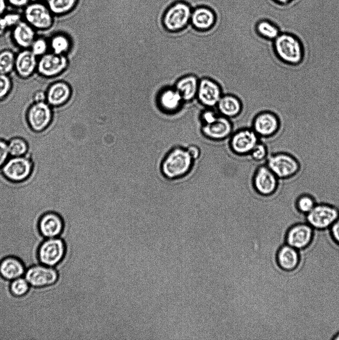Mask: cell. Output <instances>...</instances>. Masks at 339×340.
I'll use <instances>...</instances> for the list:
<instances>
[{"label": "cell", "mask_w": 339, "mask_h": 340, "mask_svg": "<svg viewBox=\"0 0 339 340\" xmlns=\"http://www.w3.org/2000/svg\"><path fill=\"white\" fill-rule=\"evenodd\" d=\"M186 148H171L161 158L157 165L159 175L165 180L177 179L190 170L193 161Z\"/></svg>", "instance_id": "6da1fadb"}, {"label": "cell", "mask_w": 339, "mask_h": 340, "mask_svg": "<svg viewBox=\"0 0 339 340\" xmlns=\"http://www.w3.org/2000/svg\"><path fill=\"white\" fill-rule=\"evenodd\" d=\"M276 57L289 65H298L303 60L304 49L300 39L294 34L282 32L272 41Z\"/></svg>", "instance_id": "7a4b0ae2"}, {"label": "cell", "mask_w": 339, "mask_h": 340, "mask_svg": "<svg viewBox=\"0 0 339 340\" xmlns=\"http://www.w3.org/2000/svg\"><path fill=\"white\" fill-rule=\"evenodd\" d=\"M192 7L183 0H175L164 11L162 25L170 33H177L185 30L190 25Z\"/></svg>", "instance_id": "3957f363"}, {"label": "cell", "mask_w": 339, "mask_h": 340, "mask_svg": "<svg viewBox=\"0 0 339 340\" xmlns=\"http://www.w3.org/2000/svg\"><path fill=\"white\" fill-rule=\"evenodd\" d=\"M266 165L279 180L292 179L301 169V164L298 159L292 154L279 151L268 155Z\"/></svg>", "instance_id": "277c9868"}, {"label": "cell", "mask_w": 339, "mask_h": 340, "mask_svg": "<svg viewBox=\"0 0 339 340\" xmlns=\"http://www.w3.org/2000/svg\"><path fill=\"white\" fill-rule=\"evenodd\" d=\"M23 19L36 30L44 31L51 28L54 22V15L46 3L36 0L30 2L23 9Z\"/></svg>", "instance_id": "5b68a950"}, {"label": "cell", "mask_w": 339, "mask_h": 340, "mask_svg": "<svg viewBox=\"0 0 339 340\" xmlns=\"http://www.w3.org/2000/svg\"><path fill=\"white\" fill-rule=\"evenodd\" d=\"M339 218V208L326 203H317L314 208L305 216V221L315 230H326Z\"/></svg>", "instance_id": "8992f818"}, {"label": "cell", "mask_w": 339, "mask_h": 340, "mask_svg": "<svg viewBox=\"0 0 339 340\" xmlns=\"http://www.w3.org/2000/svg\"><path fill=\"white\" fill-rule=\"evenodd\" d=\"M52 107L46 102H33L28 109L26 122L29 128L35 132L46 130L53 118Z\"/></svg>", "instance_id": "52a82bcc"}, {"label": "cell", "mask_w": 339, "mask_h": 340, "mask_svg": "<svg viewBox=\"0 0 339 340\" xmlns=\"http://www.w3.org/2000/svg\"><path fill=\"white\" fill-rule=\"evenodd\" d=\"M33 168L31 158L27 155L19 157H9L1 168L3 176L13 182H21L31 175Z\"/></svg>", "instance_id": "ba28073f"}, {"label": "cell", "mask_w": 339, "mask_h": 340, "mask_svg": "<svg viewBox=\"0 0 339 340\" xmlns=\"http://www.w3.org/2000/svg\"><path fill=\"white\" fill-rule=\"evenodd\" d=\"M66 253V246L61 237L46 238L39 247L38 257L41 264L54 267L63 260Z\"/></svg>", "instance_id": "9c48e42d"}, {"label": "cell", "mask_w": 339, "mask_h": 340, "mask_svg": "<svg viewBox=\"0 0 339 340\" xmlns=\"http://www.w3.org/2000/svg\"><path fill=\"white\" fill-rule=\"evenodd\" d=\"M315 229L305 220L292 223L285 234V243L299 250L311 242Z\"/></svg>", "instance_id": "30bf717a"}, {"label": "cell", "mask_w": 339, "mask_h": 340, "mask_svg": "<svg viewBox=\"0 0 339 340\" xmlns=\"http://www.w3.org/2000/svg\"><path fill=\"white\" fill-rule=\"evenodd\" d=\"M58 276V273L54 267L40 263L27 268L24 277L30 286L43 288L55 284Z\"/></svg>", "instance_id": "8fae6325"}, {"label": "cell", "mask_w": 339, "mask_h": 340, "mask_svg": "<svg viewBox=\"0 0 339 340\" xmlns=\"http://www.w3.org/2000/svg\"><path fill=\"white\" fill-rule=\"evenodd\" d=\"M251 128L259 137L269 138L276 136L281 130L279 117L270 111H263L254 118Z\"/></svg>", "instance_id": "7c38bea8"}, {"label": "cell", "mask_w": 339, "mask_h": 340, "mask_svg": "<svg viewBox=\"0 0 339 340\" xmlns=\"http://www.w3.org/2000/svg\"><path fill=\"white\" fill-rule=\"evenodd\" d=\"M256 192L262 196H271L277 191L279 179L266 165L259 166L256 170L253 180Z\"/></svg>", "instance_id": "4fadbf2b"}, {"label": "cell", "mask_w": 339, "mask_h": 340, "mask_svg": "<svg viewBox=\"0 0 339 340\" xmlns=\"http://www.w3.org/2000/svg\"><path fill=\"white\" fill-rule=\"evenodd\" d=\"M259 137L251 127H243L236 130L230 136L231 150L239 155L250 154L259 141Z\"/></svg>", "instance_id": "5bb4252c"}, {"label": "cell", "mask_w": 339, "mask_h": 340, "mask_svg": "<svg viewBox=\"0 0 339 340\" xmlns=\"http://www.w3.org/2000/svg\"><path fill=\"white\" fill-rule=\"evenodd\" d=\"M68 65V60L65 55L48 52L39 57L37 72L43 77L53 78L63 72Z\"/></svg>", "instance_id": "9a60e30c"}, {"label": "cell", "mask_w": 339, "mask_h": 340, "mask_svg": "<svg viewBox=\"0 0 339 340\" xmlns=\"http://www.w3.org/2000/svg\"><path fill=\"white\" fill-rule=\"evenodd\" d=\"M222 95L221 87L216 81L208 77L199 79L196 100L202 106L215 108Z\"/></svg>", "instance_id": "2e32d148"}, {"label": "cell", "mask_w": 339, "mask_h": 340, "mask_svg": "<svg viewBox=\"0 0 339 340\" xmlns=\"http://www.w3.org/2000/svg\"><path fill=\"white\" fill-rule=\"evenodd\" d=\"M217 22L215 11L210 6L200 5L192 8L190 25L198 32H207L213 29Z\"/></svg>", "instance_id": "e0dca14e"}, {"label": "cell", "mask_w": 339, "mask_h": 340, "mask_svg": "<svg viewBox=\"0 0 339 340\" xmlns=\"http://www.w3.org/2000/svg\"><path fill=\"white\" fill-rule=\"evenodd\" d=\"M200 131L205 137L212 140H222L231 136L234 132L231 119L219 114L213 122L200 125Z\"/></svg>", "instance_id": "ac0fdd59"}, {"label": "cell", "mask_w": 339, "mask_h": 340, "mask_svg": "<svg viewBox=\"0 0 339 340\" xmlns=\"http://www.w3.org/2000/svg\"><path fill=\"white\" fill-rule=\"evenodd\" d=\"M38 228L45 238L59 237L64 230V222L58 213L48 212L40 218Z\"/></svg>", "instance_id": "d6986e66"}, {"label": "cell", "mask_w": 339, "mask_h": 340, "mask_svg": "<svg viewBox=\"0 0 339 340\" xmlns=\"http://www.w3.org/2000/svg\"><path fill=\"white\" fill-rule=\"evenodd\" d=\"M37 57L29 49H24L16 54L14 70L22 79H27L37 71Z\"/></svg>", "instance_id": "ffe728a7"}, {"label": "cell", "mask_w": 339, "mask_h": 340, "mask_svg": "<svg viewBox=\"0 0 339 340\" xmlns=\"http://www.w3.org/2000/svg\"><path fill=\"white\" fill-rule=\"evenodd\" d=\"M46 102L52 107H60L69 100L71 95L70 86L63 81L52 83L46 91Z\"/></svg>", "instance_id": "44dd1931"}, {"label": "cell", "mask_w": 339, "mask_h": 340, "mask_svg": "<svg viewBox=\"0 0 339 340\" xmlns=\"http://www.w3.org/2000/svg\"><path fill=\"white\" fill-rule=\"evenodd\" d=\"M11 30L13 41L22 49H29L36 37V30L23 19Z\"/></svg>", "instance_id": "7402d4cb"}, {"label": "cell", "mask_w": 339, "mask_h": 340, "mask_svg": "<svg viewBox=\"0 0 339 340\" xmlns=\"http://www.w3.org/2000/svg\"><path fill=\"white\" fill-rule=\"evenodd\" d=\"M199 79L195 75L187 74L178 78L174 87L181 96L184 103H189L196 99Z\"/></svg>", "instance_id": "603a6c76"}, {"label": "cell", "mask_w": 339, "mask_h": 340, "mask_svg": "<svg viewBox=\"0 0 339 340\" xmlns=\"http://www.w3.org/2000/svg\"><path fill=\"white\" fill-rule=\"evenodd\" d=\"M276 260L278 266L282 270L285 271H293L299 263V250L285 243L278 250Z\"/></svg>", "instance_id": "cb8c5ba5"}, {"label": "cell", "mask_w": 339, "mask_h": 340, "mask_svg": "<svg viewBox=\"0 0 339 340\" xmlns=\"http://www.w3.org/2000/svg\"><path fill=\"white\" fill-rule=\"evenodd\" d=\"M26 269L23 262L14 256L6 257L0 262V275L8 281L24 276Z\"/></svg>", "instance_id": "d4e9b609"}, {"label": "cell", "mask_w": 339, "mask_h": 340, "mask_svg": "<svg viewBox=\"0 0 339 340\" xmlns=\"http://www.w3.org/2000/svg\"><path fill=\"white\" fill-rule=\"evenodd\" d=\"M215 109L220 115L232 119L241 113L242 104L236 96L225 94L221 96Z\"/></svg>", "instance_id": "484cf974"}, {"label": "cell", "mask_w": 339, "mask_h": 340, "mask_svg": "<svg viewBox=\"0 0 339 340\" xmlns=\"http://www.w3.org/2000/svg\"><path fill=\"white\" fill-rule=\"evenodd\" d=\"M184 103L181 96L174 87L165 89L159 97L161 107L168 113L178 112Z\"/></svg>", "instance_id": "4316f807"}, {"label": "cell", "mask_w": 339, "mask_h": 340, "mask_svg": "<svg viewBox=\"0 0 339 340\" xmlns=\"http://www.w3.org/2000/svg\"><path fill=\"white\" fill-rule=\"evenodd\" d=\"M254 31L260 37L271 41L281 33L278 25L266 19H260L256 22L254 25Z\"/></svg>", "instance_id": "83f0119b"}, {"label": "cell", "mask_w": 339, "mask_h": 340, "mask_svg": "<svg viewBox=\"0 0 339 340\" xmlns=\"http://www.w3.org/2000/svg\"><path fill=\"white\" fill-rule=\"evenodd\" d=\"M80 0H48L46 4L54 16H64L73 12Z\"/></svg>", "instance_id": "f1b7e54d"}, {"label": "cell", "mask_w": 339, "mask_h": 340, "mask_svg": "<svg viewBox=\"0 0 339 340\" xmlns=\"http://www.w3.org/2000/svg\"><path fill=\"white\" fill-rule=\"evenodd\" d=\"M70 40L63 33H58L52 36L49 41L51 52L59 55H64L70 48Z\"/></svg>", "instance_id": "f546056e"}, {"label": "cell", "mask_w": 339, "mask_h": 340, "mask_svg": "<svg viewBox=\"0 0 339 340\" xmlns=\"http://www.w3.org/2000/svg\"><path fill=\"white\" fill-rule=\"evenodd\" d=\"M10 157H19L26 155L28 152L27 141L22 137L15 136L7 141Z\"/></svg>", "instance_id": "4dcf8cb0"}, {"label": "cell", "mask_w": 339, "mask_h": 340, "mask_svg": "<svg viewBox=\"0 0 339 340\" xmlns=\"http://www.w3.org/2000/svg\"><path fill=\"white\" fill-rule=\"evenodd\" d=\"M317 203L314 196L305 193L300 194L296 198L294 206L297 212L305 216L311 211Z\"/></svg>", "instance_id": "1f68e13d"}, {"label": "cell", "mask_w": 339, "mask_h": 340, "mask_svg": "<svg viewBox=\"0 0 339 340\" xmlns=\"http://www.w3.org/2000/svg\"><path fill=\"white\" fill-rule=\"evenodd\" d=\"M16 54L9 49L0 51V73L9 75L14 70Z\"/></svg>", "instance_id": "d6a6232c"}, {"label": "cell", "mask_w": 339, "mask_h": 340, "mask_svg": "<svg viewBox=\"0 0 339 340\" xmlns=\"http://www.w3.org/2000/svg\"><path fill=\"white\" fill-rule=\"evenodd\" d=\"M10 291L16 297H22L29 291L30 285L23 277H20L10 281Z\"/></svg>", "instance_id": "836d02e7"}, {"label": "cell", "mask_w": 339, "mask_h": 340, "mask_svg": "<svg viewBox=\"0 0 339 340\" xmlns=\"http://www.w3.org/2000/svg\"><path fill=\"white\" fill-rule=\"evenodd\" d=\"M49 48V41L43 37H36L29 49L37 57H40L48 53Z\"/></svg>", "instance_id": "e575fe53"}, {"label": "cell", "mask_w": 339, "mask_h": 340, "mask_svg": "<svg viewBox=\"0 0 339 340\" xmlns=\"http://www.w3.org/2000/svg\"><path fill=\"white\" fill-rule=\"evenodd\" d=\"M267 145L263 142L259 141L252 150L250 155L255 161H261L266 159L268 156Z\"/></svg>", "instance_id": "d590c367"}, {"label": "cell", "mask_w": 339, "mask_h": 340, "mask_svg": "<svg viewBox=\"0 0 339 340\" xmlns=\"http://www.w3.org/2000/svg\"><path fill=\"white\" fill-rule=\"evenodd\" d=\"M12 81L9 75L0 73V100L5 99L12 89Z\"/></svg>", "instance_id": "8d00e7d4"}, {"label": "cell", "mask_w": 339, "mask_h": 340, "mask_svg": "<svg viewBox=\"0 0 339 340\" xmlns=\"http://www.w3.org/2000/svg\"><path fill=\"white\" fill-rule=\"evenodd\" d=\"M2 16L8 29H12L23 19L22 14L17 11L5 12Z\"/></svg>", "instance_id": "74e56055"}, {"label": "cell", "mask_w": 339, "mask_h": 340, "mask_svg": "<svg viewBox=\"0 0 339 340\" xmlns=\"http://www.w3.org/2000/svg\"><path fill=\"white\" fill-rule=\"evenodd\" d=\"M7 140L0 138V169L9 158Z\"/></svg>", "instance_id": "f35d334b"}, {"label": "cell", "mask_w": 339, "mask_h": 340, "mask_svg": "<svg viewBox=\"0 0 339 340\" xmlns=\"http://www.w3.org/2000/svg\"><path fill=\"white\" fill-rule=\"evenodd\" d=\"M328 231L334 241L339 245V218L330 227Z\"/></svg>", "instance_id": "ab89813d"}, {"label": "cell", "mask_w": 339, "mask_h": 340, "mask_svg": "<svg viewBox=\"0 0 339 340\" xmlns=\"http://www.w3.org/2000/svg\"><path fill=\"white\" fill-rule=\"evenodd\" d=\"M8 5L17 9H23L30 2V0H6Z\"/></svg>", "instance_id": "60d3db41"}, {"label": "cell", "mask_w": 339, "mask_h": 340, "mask_svg": "<svg viewBox=\"0 0 339 340\" xmlns=\"http://www.w3.org/2000/svg\"><path fill=\"white\" fill-rule=\"evenodd\" d=\"M186 149L194 160L197 159L200 156V149L196 145H190L186 147Z\"/></svg>", "instance_id": "b9f144b4"}, {"label": "cell", "mask_w": 339, "mask_h": 340, "mask_svg": "<svg viewBox=\"0 0 339 340\" xmlns=\"http://www.w3.org/2000/svg\"><path fill=\"white\" fill-rule=\"evenodd\" d=\"M33 102H46V92L42 90L36 91L33 95Z\"/></svg>", "instance_id": "7bdbcfd3"}, {"label": "cell", "mask_w": 339, "mask_h": 340, "mask_svg": "<svg viewBox=\"0 0 339 340\" xmlns=\"http://www.w3.org/2000/svg\"><path fill=\"white\" fill-rule=\"evenodd\" d=\"M7 29H8L2 15L0 16V36H2Z\"/></svg>", "instance_id": "ee69618b"}, {"label": "cell", "mask_w": 339, "mask_h": 340, "mask_svg": "<svg viewBox=\"0 0 339 340\" xmlns=\"http://www.w3.org/2000/svg\"><path fill=\"white\" fill-rule=\"evenodd\" d=\"M8 5L6 0H0V16L6 12Z\"/></svg>", "instance_id": "f6af8a7d"}, {"label": "cell", "mask_w": 339, "mask_h": 340, "mask_svg": "<svg viewBox=\"0 0 339 340\" xmlns=\"http://www.w3.org/2000/svg\"><path fill=\"white\" fill-rule=\"evenodd\" d=\"M276 3L280 4H285L289 3L293 0H274Z\"/></svg>", "instance_id": "bcb514c9"}, {"label": "cell", "mask_w": 339, "mask_h": 340, "mask_svg": "<svg viewBox=\"0 0 339 340\" xmlns=\"http://www.w3.org/2000/svg\"><path fill=\"white\" fill-rule=\"evenodd\" d=\"M332 340H339V332H338L333 338Z\"/></svg>", "instance_id": "7dc6e473"}, {"label": "cell", "mask_w": 339, "mask_h": 340, "mask_svg": "<svg viewBox=\"0 0 339 340\" xmlns=\"http://www.w3.org/2000/svg\"><path fill=\"white\" fill-rule=\"evenodd\" d=\"M37 0L46 3L48 0Z\"/></svg>", "instance_id": "c3c4849f"}]
</instances>
